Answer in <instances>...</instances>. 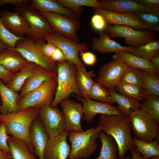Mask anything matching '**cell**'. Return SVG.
I'll return each instance as SVG.
<instances>
[{
	"label": "cell",
	"instance_id": "cell-1",
	"mask_svg": "<svg viewBox=\"0 0 159 159\" xmlns=\"http://www.w3.org/2000/svg\"><path fill=\"white\" fill-rule=\"evenodd\" d=\"M98 126L100 130L116 141L119 159H122L128 150L135 149L129 116L100 114Z\"/></svg>",
	"mask_w": 159,
	"mask_h": 159
},
{
	"label": "cell",
	"instance_id": "cell-2",
	"mask_svg": "<svg viewBox=\"0 0 159 159\" xmlns=\"http://www.w3.org/2000/svg\"><path fill=\"white\" fill-rule=\"evenodd\" d=\"M38 109L31 107L16 112L0 114V122L5 125L7 134L25 142L33 153L34 150L30 140L29 130L32 122L37 117Z\"/></svg>",
	"mask_w": 159,
	"mask_h": 159
},
{
	"label": "cell",
	"instance_id": "cell-3",
	"mask_svg": "<svg viewBox=\"0 0 159 159\" xmlns=\"http://www.w3.org/2000/svg\"><path fill=\"white\" fill-rule=\"evenodd\" d=\"M77 66L67 60L57 62V86L51 105L52 107H57L61 101L69 99L71 94L82 97L76 80Z\"/></svg>",
	"mask_w": 159,
	"mask_h": 159
},
{
	"label": "cell",
	"instance_id": "cell-4",
	"mask_svg": "<svg viewBox=\"0 0 159 159\" xmlns=\"http://www.w3.org/2000/svg\"><path fill=\"white\" fill-rule=\"evenodd\" d=\"M100 130L98 126L83 132L69 131L68 136L71 150L67 159H85L92 156L97 150L96 139Z\"/></svg>",
	"mask_w": 159,
	"mask_h": 159
},
{
	"label": "cell",
	"instance_id": "cell-5",
	"mask_svg": "<svg viewBox=\"0 0 159 159\" xmlns=\"http://www.w3.org/2000/svg\"><path fill=\"white\" fill-rule=\"evenodd\" d=\"M131 130L134 137L150 142L156 140L159 141V127L152 117L140 109L129 116Z\"/></svg>",
	"mask_w": 159,
	"mask_h": 159
},
{
	"label": "cell",
	"instance_id": "cell-6",
	"mask_svg": "<svg viewBox=\"0 0 159 159\" xmlns=\"http://www.w3.org/2000/svg\"><path fill=\"white\" fill-rule=\"evenodd\" d=\"M15 10L21 14L29 25L27 38L36 42H42L45 41L44 37L54 32L44 17L30 5L16 8Z\"/></svg>",
	"mask_w": 159,
	"mask_h": 159
},
{
	"label": "cell",
	"instance_id": "cell-7",
	"mask_svg": "<svg viewBox=\"0 0 159 159\" xmlns=\"http://www.w3.org/2000/svg\"><path fill=\"white\" fill-rule=\"evenodd\" d=\"M51 103H46L38 109L37 117L49 138L56 137L64 131V117L62 110L57 107H53Z\"/></svg>",
	"mask_w": 159,
	"mask_h": 159
},
{
	"label": "cell",
	"instance_id": "cell-8",
	"mask_svg": "<svg viewBox=\"0 0 159 159\" xmlns=\"http://www.w3.org/2000/svg\"><path fill=\"white\" fill-rule=\"evenodd\" d=\"M104 31L112 38H124L125 43L133 47L144 45L157 37L153 32L138 30L122 25L107 26Z\"/></svg>",
	"mask_w": 159,
	"mask_h": 159
},
{
	"label": "cell",
	"instance_id": "cell-9",
	"mask_svg": "<svg viewBox=\"0 0 159 159\" xmlns=\"http://www.w3.org/2000/svg\"><path fill=\"white\" fill-rule=\"evenodd\" d=\"M14 49L19 52L29 62L57 73V63L46 57L39 46L32 40L23 37L17 41Z\"/></svg>",
	"mask_w": 159,
	"mask_h": 159
},
{
	"label": "cell",
	"instance_id": "cell-10",
	"mask_svg": "<svg viewBox=\"0 0 159 159\" xmlns=\"http://www.w3.org/2000/svg\"><path fill=\"white\" fill-rule=\"evenodd\" d=\"M57 83L56 76L20 99L18 102L19 111L31 107L39 108L46 103H52L56 92Z\"/></svg>",
	"mask_w": 159,
	"mask_h": 159
},
{
	"label": "cell",
	"instance_id": "cell-11",
	"mask_svg": "<svg viewBox=\"0 0 159 159\" xmlns=\"http://www.w3.org/2000/svg\"><path fill=\"white\" fill-rule=\"evenodd\" d=\"M44 39L50 42L60 49L66 56L67 61L79 66L85 67L79 57L81 51L88 49V45L86 42H75L59 34L52 32L46 35Z\"/></svg>",
	"mask_w": 159,
	"mask_h": 159
},
{
	"label": "cell",
	"instance_id": "cell-12",
	"mask_svg": "<svg viewBox=\"0 0 159 159\" xmlns=\"http://www.w3.org/2000/svg\"><path fill=\"white\" fill-rule=\"evenodd\" d=\"M39 12L46 19L54 32L79 42L77 32L81 29L80 19L56 14Z\"/></svg>",
	"mask_w": 159,
	"mask_h": 159
},
{
	"label": "cell",
	"instance_id": "cell-13",
	"mask_svg": "<svg viewBox=\"0 0 159 159\" xmlns=\"http://www.w3.org/2000/svg\"><path fill=\"white\" fill-rule=\"evenodd\" d=\"M129 67L121 60L113 59L100 68L96 82L107 89L115 90L122 74Z\"/></svg>",
	"mask_w": 159,
	"mask_h": 159
},
{
	"label": "cell",
	"instance_id": "cell-14",
	"mask_svg": "<svg viewBox=\"0 0 159 159\" xmlns=\"http://www.w3.org/2000/svg\"><path fill=\"white\" fill-rule=\"evenodd\" d=\"M59 104L65 119L64 130L69 132L83 131L81 124L84 115L82 104L69 98L61 101Z\"/></svg>",
	"mask_w": 159,
	"mask_h": 159
},
{
	"label": "cell",
	"instance_id": "cell-15",
	"mask_svg": "<svg viewBox=\"0 0 159 159\" xmlns=\"http://www.w3.org/2000/svg\"><path fill=\"white\" fill-rule=\"evenodd\" d=\"M82 104L84 115L82 121L91 122L97 114L107 115H122L116 107L111 104L102 102L94 101L88 98L79 97L73 94Z\"/></svg>",
	"mask_w": 159,
	"mask_h": 159
},
{
	"label": "cell",
	"instance_id": "cell-16",
	"mask_svg": "<svg viewBox=\"0 0 159 159\" xmlns=\"http://www.w3.org/2000/svg\"><path fill=\"white\" fill-rule=\"evenodd\" d=\"M95 14L102 16L106 21L107 26L122 25L140 30L150 29L154 30L142 23L131 14L116 13L110 12L103 8H93Z\"/></svg>",
	"mask_w": 159,
	"mask_h": 159
},
{
	"label": "cell",
	"instance_id": "cell-17",
	"mask_svg": "<svg viewBox=\"0 0 159 159\" xmlns=\"http://www.w3.org/2000/svg\"><path fill=\"white\" fill-rule=\"evenodd\" d=\"M69 132L64 130L59 135L49 138L44 153L45 159L68 158L71 150L67 140Z\"/></svg>",
	"mask_w": 159,
	"mask_h": 159
},
{
	"label": "cell",
	"instance_id": "cell-18",
	"mask_svg": "<svg viewBox=\"0 0 159 159\" xmlns=\"http://www.w3.org/2000/svg\"><path fill=\"white\" fill-rule=\"evenodd\" d=\"M0 16L4 25L11 34L19 37L26 36L30 26L21 14L16 11H4L0 14Z\"/></svg>",
	"mask_w": 159,
	"mask_h": 159
},
{
	"label": "cell",
	"instance_id": "cell-19",
	"mask_svg": "<svg viewBox=\"0 0 159 159\" xmlns=\"http://www.w3.org/2000/svg\"><path fill=\"white\" fill-rule=\"evenodd\" d=\"M100 1L103 9L116 13L132 14L139 11L149 12L154 8L141 5L135 0H102Z\"/></svg>",
	"mask_w": 159,
	"mask_h": 159
},
{
	"label": "cell",
	"instance_id": "cell-20",
	"mask_svg": "<svg viewBox=\"0 0 159 159\" xmlns=\"http://www.w3.org/2000/svg\"><path fill=\"white\" fill-rule=\"evenodd\" d=\"M57 75V73L36 65L34 72L22 87L19 94V100Z\"/></svg>",
	"mask_w": 159,
	"mask_h": 159
},
{
	"label": "cell",
	"instance_id": "cell-21",
	"mask_svg": "<svg viewBox=\"0 0 159 159\" xmlns=\"http://www.w3.org/2000/svg\"><path fill=\"white\" fill-rule=\"evenodd\" d=\"M29 136L34 149V154L38 157L39 159H45L44 153L49 138L38 117L31 124Z\"/></svg>",
	"mask_w": 159,
	"mask_h": 159
},
{
	"label": "cell",
	"instance_id": "cell-22",
	"mask_svg": "<svg viewBox=\"0 0 159 159\" xmlns=\"http://www.w3.org/2000/svg\"><path fill=\"white\" fill-rule=\"evenodd\" d=\"M29 5L39 12L62 15L80 19V15L60 4L56 0H30Z\"/></svg>",
	"mask_w": 159,
	"mask_h": 159
},
{
	"label": "cell",
	"instance_id": "cell-23",
	"mask_svg": "<svg viewBox=\"0 0 159 159\" xmlns=\"http://www.w3.org/2000/svg\"><path fill=\"white\" fill-rule=\"evenodd\" d=\"M99 37L93 39L91 49L101 53L121 51L129 52L132 47L124 46L112 40L104 31L98 32Z\"/></svg>",
	"mask_w": 159,
	"mask_h": 159
},
{
	"label": "cell",
	"instance_id": "cell-24",
	"mask_svg": "<svg viewBox=\"0 0 159 159\" xmlns=\"http://www.w3.org/2000/svg\"><path fill=\"white\" fill-rule=\"evenodd\" d=\"M29 62L14 48L6 47L0 53V64L15 74Z\"/></svg>",
	"mask_w": 159,
	"mask_h": 159
},
{
	"label": "cell",
	"instance_id": "cell-25",
	"mask_svg": "<svg viewBox=\"0 0 159 159\" xmlns=\"http://www.w3.org/2000/svg\"><path fill=\"white\" fill-rule=\"evenodd\" d=\"M112 58L123 62L129 67L143 70L152 74H159L156 68L150 60L134 55L128 52L115 53L112 55Z\"/></svg>",
	"mask_w": 159,
	"mask_h": 159
},
{
	"label": "cell",
	"instance_id": "cell-26",
	"mask_svg": "<svg viewBox=\"0 0 159 159\" xmlns=\"http://www.w3.org/2000/svg\"><path fill=\"white\" fill-rule=\"evenodd\" d=\"M0 96L2 102L0 114L5 115L19 111L18 104L19 94L7 87L0 79Z\"/></svg>",
	"mask_w": 159,
	"mask_h": 159
},
{
	"label": "cell",
	"instance_id": "cell-27",
	"mask_svg": "<svg viewBox=\"0 0 159 159\" xmlns=\"http://www.w3.org/2000/svg\"><path fill=\"white\" fill-rule=\"evenodd\" d=\"M107 90L111 97L118 104L117 107L122 115L129 116L140 109V102L139 100L118 93L115 90Z\"/></svg>",
	"mask_w": 159,
	"mask_h": 159
},
{
	"label": "cell",
	"instance_id": "cell-28",
	"mask_svg": "<svg viewBox=\"0 0 159 159\" xmlns=\"http://www.w3.org/2000/svg\"><path fill=\"white\" fill-rule=\"evenodd\" d=\"M7 142L10 148L12 159H37L24 140L13 136H9Z\"/></svg>",
	"mask_w": 159,
	"mask_h": 159
},
{
	"label": "cell",
	"instance_id": "cell-29",
	"mask_svg": "<svg viewBox=\"0 0 159 159\" xmlns=\"http://www.w3.org/2000/svg\"><path fill=\"white\" fill-rule=\"evenodd\" d=\"M95 76L93 71H87L85 67L77 66L76 80L82 97L88 98V93L95 82L92 80Z\"/></svg>",
	"mask_w": 159,
	"mask_h": 159
},
{
	"label": "cell",
	"instance_id": "cell-30",
	"mask_svg": "<svg viewBox=\"0 0 159 159\" xmlns=\"http://www.w3.org/2000/svg\"><path fill=\"white\" fill-rule=\"evenodd\" d=\"M36 66L35 64L29 62L19 71L14 74L11 80L6 85L16 92L20 91L25 82L34 72Z\"/></svg>",
	"mask_w": 159,
	"mask_h": 159
},
{
	"label": "cell",
	"instance_id": "cell-31",
	"mask_svg": "<svg viewBox=\"0 0 159 159\" xmlns=\"http://www.w3.org/2000/svg\"><path fill=\"white\" fill-rule=\"evenodd\" d=\"M99 138L102 143V148L99 156L95 159H117L118 148L112 138L100 130Z\"/></svg>",
	"mask_w": 159,
	"mask_h": 159
},
{
	"label": "cell",
	"instance_id": "cell-32",
	"mask_svg": "<svg viewBox=\"0 0 159 159\" xmlns=\"http://www.w3.org/2000/svg\"><path fill=\"white\" fill-rule=\"evenodd\" d=\"M128 52L134 55L150 59L159 55V41L155 39L143 45L134 47Z\"/></svg>",
	"mask_w": 159,
	"mask_h": 159
},
{
	"label": "cell",
	"instance_id": "cell-33",
	"mask_svg": "<svg viewBox=\"0 0 159 159\" xmlns=\"http://www.w3.org/2000/svg\"><path fill=\"white\" fill-rule=\"evenodd\" d=\"M135 150L146 159L154 156L159 157V141L156 140L150 142L132 138Z\"/></svg>",
	"mask_w": 159,
	"mask_h": 159
},
{
	"label": "cell",
	"instance_id": "cell-34",
	"mask_svg": "<svg viewBox=\"0 0 159 159\" xmlns=\"http://www.w3.org/2000/svg\"><path fill=\"white\" fill-rule=\"evenodd\" d=\"M140 109L150 116L159 124V96L148 95L142 101Z\"/></svg>",
	"mask_w": 159,
	"mask_h": 159
},
{
	"label": "cell",
	"instance_id": "cell-35",
	"mask_svg": "<svg viewBox=\"0 0 159 159\" xmlns=\"http://www.w3.org/2000/svg\"><path fill=\"white\" fill-rule=\"evenodd\" d=\"M131 14L145 25L159 32V7L149 12L139 11Z\"/></svg>",
	"mask_w": 159,
	"mask_h": 159
},
{
	"label": "cell",
	"instance_id": "cell-36",
	"mask_svg": "<svg viewBox=\"0 0 159 159\" xmlns=\"http://www.w3.org/2000/svg\"><path fill=\"white\" fill-rule=\"evenodd\" d=\"M140 70L143 80V90L146 95L159 96V74H152L143 70Z\"/></svg>",
	"mask_w": 159,
	"mask_h": 159
},
{
	"label": "cell",
	"instance_id": "cell-37",
	"mask_svg": "<svg viewBox=\"0 0 159 159\" xmlns=\"http://www.w3.org/2000/svg\"><path fill=\"white\" fill-rule=\"evenodd\" d=\"M63 6L80 14L82 13L81 7L88 6L92 8H102L100 1L97 0H58Z\"/></svg>",
	"mask_w": 159,
	"mask_h": 159
},
{
	"label": "cell",
	"instance_id": "cell-38",
	"mask_svg": "<svg viewBox=\"0 0 159 159\" xmlns=\"http://www.w3.org/2000/svg\"><path fill=\"white\" fill-rule=\"evenodd\" d=\"M119 93L142 101L147 96L143 89L135 85L119 81L115 88Z\"/></svg>",
	"mask_w": 159,
	"mask_h": 159
},
{
	"label": "cell",
	"instance_id": "cell-39",
	"mask_svg": "<svg viewBox=\"0 0 159 159\" xmlns=\"http://www.w3.org/2000/svg\"><path fill=\"white\" fill-rule=\"evenodd\" d=\"M88 97L110 104L115 102L110 97L107 89L100 84L95 82L90 90Z\"/></svg>",
	"mask_w": 159,
	"mask_h": 159
},
{
	"label": "cell",
	"instance_id": "cell-40",
	"mask_svg": "<svg viewBox=\"0 0 159 159\" xmlns=\"http://www.w3.org/2000/svg\"><path fill=\"white\" fill-rule=\"evenodd\" d=\"M119 81L133 85L143 89V80L140 69L129 67L122 74Z\"/></svg>",
	"mask_w": 159,
	"mask_h": 159
},
{
	"label": "cell",
	"instance_id": "cell-41",
	"mask_svg": "<svg viewBox=\"0 0 159 159\" xmlns=\"http://www.w3.org/2000/svg\"><path fill=\"white\" fill-rule=\"evenodd\" d=\"M22 37H16L11 34L4 25L0 16V41L6 47L14 48L18 40Z\"/></svg>",
	"mask_w": 159,
	"mask_h": 159
},
{
	"label": "cell",
	"instance_id": "cell-42",
	"mask_svg": "<svg viewBox=\"0 0 159 159\" xmlns=\"http://www.w3.org/2000/svg\"><path fill=\"white\" fill-rule=\"evenodd\" d=\"M35 42L39 47L44 55L51 60L52 56L57 47L52 42L48 41L47 43L45 41Z\"/></svg>",
	"mask_w": 159,
	"mask_h": 159
},
{
	"label": "cell",
	"instance_id": "cell-43",
	"mask_svg": "<svg viewBox=\"0 0 159 159\" xmlns=\"http://www.w3.org/2000/svg\"><path fill=\"white\" fill-rule=\"evenodd\" d=\"M8 137L5 125L1 122L0 125V150L11 154L10 148L7 142Z\"/></svg>",
	"mask_w": 159,
	"mask_h": 159
},
{
	"label": "cell",
	"instance_id": "cell-44",
	"mask_svg": "<svg viewBox=\"0 0 159 159\" xmlns=\"http://www.w3.org/2000/svg\"><path fill=\"white\" fill-rule=\"evenodd\" d=\"M91 23L93 28L98 32L104 31L107 26L106 20L101 15L95 14L92 17Z\"/></svg>",
	"mask_w": 159,
	"mask_h": 159
},
{
	"label": "cell",
	"instance_id": "cell-45",
	"mask_svg": "<svg viewBox=\"0 0 159 159\" xmlns=\"http://www.w3.org/2000/svg\"><path fill=\"white\" fill-rule=\"evenodd\" d=\"M83 62L86 65L92 66L97 62L96 55L93 52H84L81 51L79 53Z\"/></svg>",
	"mask_w": 159,
	"mask_h": 159
},
{
	"label": "cell",
	"instance_id": "cell-46",
	"mask_svg": "<svg viewBox=\"0 0 159 159\" xmlns=\"http://www.w3.org/2000/svg\"><path fill=\"white\" fill-rule=\"evenodd\" d=\"M29 0H0V6L9 4L16 7V8L24 7L29 5Z\"/></svg>",
	"mask_w": 159,
	"mask_h": 159
},
{
	"label": "cell",
	"instance_id": "cell-47",
	"mask_svg": "<svg viewBox=\"0 0 159 159\" xmlns=\"http://www.w3.org/2000/svg\"><path fill=\"white\" fill-rule=\"evenodd\" d=\"M14 74L12 73L0 64V79L6 84L12 78Z\"/></svg>",
	"mask_w": 159,
	"mask_h": 159
},
{
	"label": "cell",
	"instance_id": "cell-48",
	"mask_svg": "<svg viewBox=\"0 0 159 159\" xmlns=\"http://www.w3.org/2000/svg\"><path fill=\"white\" fill-rule=\"evenodd\" d=\"M51 60L55 62L67 61V57L63 52L57 47L52 54Z\"/></svg>",
	"mask_w": 159,
	"mask_h": 159
},
{
	"label": "cell",
	"instance_id": "cell-49",
	"mask_svg": "<svg viewBox=\"0 0 159 159\" xmlns=\"http://www.w3.org/2000/svg\"><path fill=\"white\" fill-rule=\"evenodd\" d=\"M138 3L152 8L159 7V0H135Z\"/></svg>",
	"mask_w": 159,
	"mask_h": 159
},
{
	"label": "cell",
	"instance_id": "cell-50",
	"mask_svg": "<svg viewBox=\"0 0 159 159\" xmlns=\"http://www.w3.org/2000/svg\"><path fill=\"white\" fill-rule=\"evenodd\" d=\"M130 151L131 155V159H146L135 149L132 150Z\"/></svg>",
	"mask_w": 159,
	"mask_h": 159
},
{
	"label": "cell",
	"instance_id": "cell-51",
	"mask_svg": "<svg viewBox=\"0 0 159 159\" xmlns=\"http://www.w3.org/2000/svg\"><path fill=\"white\" fill-rule=\"evenodd\" d=\"M150 60L152 62L158 72H159V55L152 58Z\"/></svg>",
	"mask_w": 159,
	"mask_h": 159
},
{
	"label": "cell",
	"instance_id": "cell-52",
	"mask_svg": "<svg viewBox=\"0 0 159 159\" xmlns=\"http://www.w3.org/2000/svg\"><path fill=\"white\" fill-rule=\"evenodd\" d=\"M11 156L10 154L0 150V159H11Z\"/></svg>",
	"mask_w": 159,
	"mask_h": 159
},
{
	"label": "cell",
	"instance_id": "cell-53",
	"mask_svg": "<svg viewBox=\"0 0 159 159\" xmlns=\"http://www.w3.org/2000/svg\"><path fill=\"white\" fill-rule=\"evenodd\" d=\"M6 47L3 43L0 41V53Z\"/></svg>",
	"mask_w": 159,
	"mask_h": 159
},
{
	"label": "cell",
	"instance_id": "cell-54",
	"mask_svg": "<svg viewBox=\"0 0 159 159\" xmlns=\"http://www.w3.org/2000/svg\"><path fill=\"white\" fill-rule=\"evenodd\" d=\"M121 159H131V157L130 156H125L124 157Z\"/></svg>",
	"mask_w": 159,
	"mask_h": 159
},
{
	"label": "cell",
	"instance_id": "cell-55",
	"mask_svg": "<svg viewBox=\"0 0 159 159\" xmlns=\"http://www.w3.org/2000/svg\"><path fill=\"white\" fill-rule=\"evenodd\" d=\"M151 159H159V157L158 156H154L150 158Z\"/></svg>",
	"mask_w": 159,
	"mask_h": 159
},
{
	"label": "cell",
	"instance_id": "cell-56",
	"mask_svg": "<svg viewBox=\"0 0 159 159\" xmlns=\"http://www.w3.org/2000/svg\"><path fill=\"white\" fill-rule=\"evenodd\" d=\"M1 99L0 96V114L1 113Z\"/></svg>",
	"mask_w": 159,
	"mask_h": 159
},
{
	"label": "cell",
	"instance_id": "cell-57",
	"mask_svg": "<svg viewBox=\"0 0 159 159\" xmlns=\"http://www.w3.org/2000/svg\"><path fill=\"white\" fill-rule=\"evenodd\" d=\"M1 122H0V125H1Z\"/></svg>",
	"mask_w": 159,
	"mask_h": 159
}]
</instances>
